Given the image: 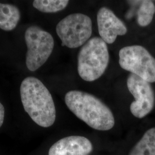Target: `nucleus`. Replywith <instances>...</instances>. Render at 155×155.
I'll list each match as a JSON object with an SVG mask.
<instances>
[{
  "label": "nucleus",
  "instance_id": "obj_1",
  "mask_svg": "<svg viewBox=\"0 0 155 155\" xmlns=\"http://www.w3.org/2000/svg\"><path fill=\"white\" fill-rule=\"evenodd\" d=\"M22 106L34 122L43 127L52 126L56 120V109L49 90L39 79L29 77L20 86Z\"/></svg>",
  "mask_w": 155,
  "mask_h": 155
},
{
  "label": "nucleus",
  "instance_id": "obj_2",
  "mask_svg": "<svg viewBox=\"0 0 155 155\" xmlns=\"http://www.w3.org/2000/svg\"><path fill=\"white\" fill-rule=\"evenodd\" d=\"M64 100L68 108L90 127L106 131L114 126L115 120L110 109L93 95L71 90L66 94Z\"/></svg>",
  "mask_w": 155,
  "mask_h": 155
},
{
  "label": "nucleus",
  "instance_id": "obj_3",
  "mask_svg": "<svg viewBox=\"0 0 155 155\" xmlns=\"http://www.w3.org/2000/svg\"><path fill=\"white\" fill-rule=\"evenodd\" d=\"M109 62L105 42L98 37L89 39L78 55V72L83 80L94 81L105 72Z\"/></svg>",
  "mask_w": 155,
  "mask_h": 155
},
{
  "label": "nucleus",
  "instance_id": "obj_4",
  "mask_svg": "<svg viewBox=\"0 0 155 155\" xmlns=\"http://www.w3.org/2000/svg\"><path fill=\"white\" fill-rule=\"evenodd\" d=\"M119 64L124 70L145 81L155 82V59L144 47L133 45L119 52Z\"/></svg>",
  "mask_w": 155,
  "mask_h": 155
},
{
  "label": "nucleus",
  "instance_id": "obj_5",
  "mask_svg": "<svg viewBox=\"0 0 155 155\" xmlns=\"http://www.w3.org/2000/svg\"><path fill=\"white\" fill-rule=\"evenodd\" d=\"M56 31L61 45L76 48L84 45L92 34V21L88 16L73 13L64 17L57 24Z\"/></svg>",
  "mask_w": 155,
  "mask_h": 155
},
{
  "label": "nucleus",
  "instance_id": "obj_6",
  "mask_svg": "<svg viewBox=\"0 0 155 155\" xmlns=\"http://www.w3.org/2000/svg\"><path fill=\"white\" fill-rule=\"evenodd\" d=\"M25 40L27 46L26 65L29 70L35 71L42 66L51 55L54 40L50 33L35 25L27 29Z\"/></svg>",
  "mask_w": 155,
  "mask_h": 155
},
{
  "label": "nucleus",
  "instance_id": "obj_7",
  "mask_svg": "<svg viewBox=\"0 0 155 155\" xmlns=\"http://www.w3.org/2000/svg\"><path fill=\"white\" fill-rule=\"evenodd\" d=\"M127 86L135 99L130 106V110L134 116L144 118L150 113L155 106V92L150 83L130 74L127 77Z\"/></svg>",
  "mask_w": 155,
  "mask_h": 155
},
{
  "label": "nucleus",
  "instance_id": "obj_8",
  "mask_svg": "<svg viewBox=\"0 0 155 155\" xmlns=\"http://www.w3.org/2000/svg\"><path fill=\"white\" fill-rule=\"evenodd\" d=\"M97 18L101 38L106 44L113 43L118 36L125 35L127 32L125 24L106 7L100 8Z\"/></svg>",
  "mask_w": 155,
  "mask_h": 155
},
{
  "label": "nucleus",
  "instance_id": "obj_9",
  "mask_svg": "<svg viewBox=\"0 0 155 155\" xmlns=\"http://www.w3.org/2000/svg\"><path fill=\"white\" fill-rule=\"evenodd\" d=\"M93 150V144L89 139L81 136H71L53 144L48 155H89Z\"/></svg>",
  "mask_w": 155,
  "mask_h": 155
},
{
  "label": "nucleus",
  "instance_id": "obj_10",
  "mask_svg": "<svg viewBox=\"0 0 155 155\" xmlns=\"http://www.w3.org/2000/svg\"><path fill=\"white\" fill-rule=\"evenodd\" d=\"M20 12L16 6L0 3V28L9 31L16 27L20 19Z\"/></svg>",
  "mask_w": 155,
  "mask_h": 155
},
{
  "label": "nucleus",
  "instance_id": "obj_11",
  "mask_svg": "<svg viewBox=\"0 0 155 155\" xmlns=\"http://www.w3.org/2000/svg\"><path fill=\"white\" fill-rule=\"evenodd\" d=\"M128 155H155V127L144 133Z\"/></svg>",
  "mask_w": 155,
  "mask_h": 155
},
{
  "label": "nucleus",
  "instance_id": "obj_12",
  "mask_svg": "<svg viewBox=\"0 0 155 155\" xmlns=\"http://www.w3.org/2000/svg\"><path fill=\"white\" fill-rule=\"evenodd\" d=\"M137 12V21L140 27H147L152 22L155 13V5L152 1H140Z\"/></svg>",
  "mask_w": 155,
  "mask_h": 155
},
{
  "label": "nucleus",
  "instance_id": "obj_13",
  "mask_svg": "<svg viewBox=\"0 0 155 155\" xmlns=\"http://www.w3.org/2000/svg\"><path fill=\"white\" fill-rule=\"evenodd\" d=\"M68 2L67 0H35L33 6L41 12L56 13L65 9Z\"/></svg>",
  "mask_w": 155,
  "mask_h": 155
},
{
  "label": "nucleus",
  "instance_id": "obj_14",
  "mask_svg": "<svg viewBox=\"0 0 155 155\" xmlns=\"http://www.w3.org/2000/svg\"><path fill=\"white\" fill-rule=\"evenodd\" d=\"M5 117V109L4 106L0 102V127L2 125Z\"/></svg>",
  "mask_w": 155,
  "mask_h": 155
}]
</instances>
